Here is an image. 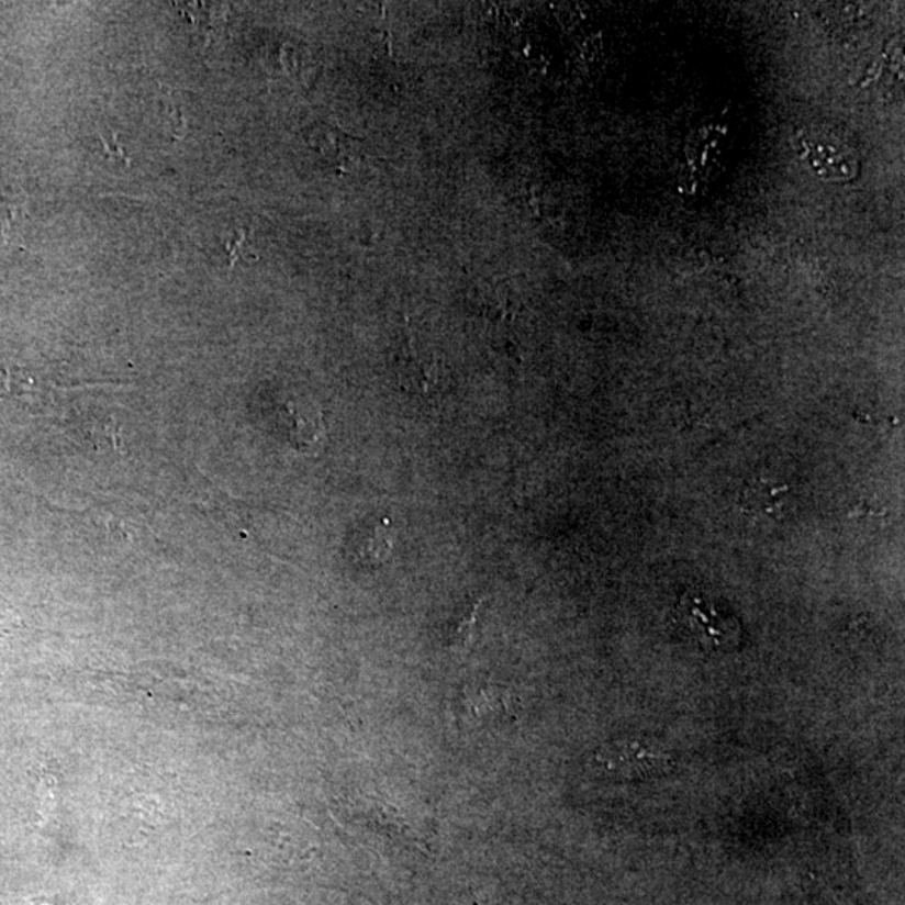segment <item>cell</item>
<instances>
[{"label":"cell","mask_w":905,"mask_h":905,"mask_svg":"<svg viewBox=\"0 0 905 905\" xmlns=\"http://www.w3.org/2000/svg\"><path fill=\"white\" fill-rule=\"evenodd\" d=\"M104 153H107V156H116V158H121L124 159V161H127L126 156H124L123 149H121L120 145H118L116 135H113V139H111V142H104Z\"/></svg>","instance_id":"9c48e42d"},{"label":"cell","mask_w":905,"mask_h":905,"mask_svg":"<svg viewBox=\"0 0 905 905\" xmlns=\"http://www.w3.org/2000/svg\"><path fill=\"white\" fill-rule=\"evenodd\" d=\"M398 378L401 388L416 396H429L442 384V365L435 356L417 349L413 339L406 340L400 354Z\"/></svg>","instance_id":"3957f363"},{"label":"cell","mask_w":905,"mask_h":905,"mask_svg":"<svg viewBox=\"0 0 905 905\" xmlns=\"http://www.w3.org/2000/svg\"><path fill=\"white\" fill-rule=\"evenodd\" d=\"M280 414H282L283 423H286L290 446L295 451L314 457L326 446L327 429L321 410L301 406V404L289 401V403L283 404Z\"/></svg>","instance_id":"7a4b0ae2"},{"label":"cell","mask_w":905,"mask_h":905,"mask_svg":"<svg viewBox=\"0 0 905 905\" xmlns=\"http://www.w3.org/2000/svg\"><path fill=\"white\" fill-rule=\"evenodd\" d=\"M309 143L319 153L329 158L333 164L344 168H350L354 165L358 167L362 158L361 143L358 139L350 138L337 127L327 126V124L314 126V130L309 133Z\"/></svg>","instance_id":"5b68a950"},{"label":"cell","mask_w":905,"mask_h":905,"mask_svg":"<svg viewBox=\"0 0 905 905\" xmlns=\"http://www.w3.org/2000/svg\"><path fill=\"white\" fill-rule=\"evenodd\" d=\"M393 545L390 521L366 522L350 537V556L359 566L379 567L390 560Z\"/></svg>","instance_id":"277c9868"},{"label":"cell","mask_w":905,"mask_h":905,"mask_svg":"<svg viewBox=\"0 0 905 905\" xmlns=\"http://www.w3.org/2000/svg\"><path fill=\"white\" fill-rule=\"evenodd\" d=\"M478 605H473L467 614H463L458 621L457 627L449 633V640L452 644H467L470 640L471 629H473L474 619H477Z\"/></svg>","instance_id":"ba28073f"},{"label":"cell","mask_w":905,"mask_h":905,"mask_svg":"<svg viewBox=\"0 0 905 905\" xmlns=\"http://www.w3.org/2000/svg\"><path fill=\"white\" fill-rule=\"evenodd\" d=\"M671 757L648 739H619L599 748L591 760L592 770L605 779H640L664 770Z\"/></svg>","instance_id":"6da1fadb"},{"label":"cell","mask_w":905,"mask_h":905,"mask_svg":"<svg viewBox=\"0 0 905 905\" xmlns=\"http://www.w3.org/2000/svg\"><path fill=\"white\" fill-rule=\"evenodd\" d=\"M684 619L701 643L723 644V640L731 634V630L723 629L722 614L716 611L713 602L704 601L703 597H694L691 601V607L686 608Z\"/></svg>","instance_id":"52a82bcc"},{"label":"cell","mask_w":905,"mask_h":905,"mask_svg":"<svg viewBox=\"0 0 905 905\" xmlns=\"http://www.w3.org/2000/svg\"><path fill=\"white\" fill-rule=\"evenodd\" d=\"M790 495H792V489L789 484L758 480L745 492L742 509L747 510L748 515L761 516V518L764 516V518L776 521V518H782L790 509Z\"/></svg>","instance_id":"8992f818"}]
</instances>
